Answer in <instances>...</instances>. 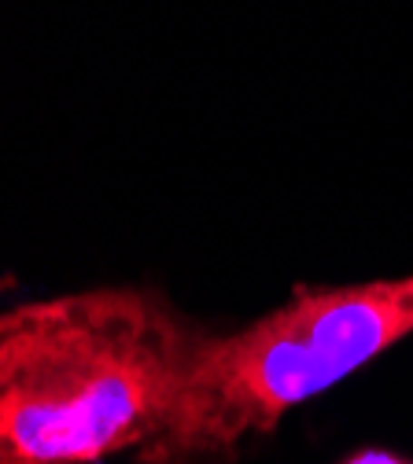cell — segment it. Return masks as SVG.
<instances>
[{
  "instance_id": "7a4b0ae2",
  "label": "cell",
  "mask_w": 413,
  "mask_h": 464,
  "mask_svg": "<svg viewBox=\"0 0 413 464\" xmlns=\"http://www.w3.org/2000/svg\"><path fill=\"white\" fill-rule=\"evenodd\" d=\"M413 335V276L300 287L232 335H200L166 431L144 464H232L288 410Z\"/></svg>"
},
{
  "instance_id": "6da1fadb",
  "label": "cell",
  "mask_w": 413,
  "mask_h": 464,
  "mask_svg": "<svg viewBox=\"0 0 413 464\" xmlns=\"http://www.w3.org/2000/svg\"><path fill=\"white\" fill-rule=\"evenodd\" d=\"M200 335L144 287L0 310V464H100L148 450L173 417Z\"/></svg>"
},
{
  "instance_id": "3957f363",
  "label": "cell",
  "mask_w": 413,
  "mask_h": 464,
  "mask_svg": "<svg viewBox=\"0 0 413 464\" xmlns=\"http://www.w3.org/2000/svg\"><path fill=\"white\" fill-rule=\"evenodd\" d=\"M343 464H409V460H402V457H395V453H384V450H362V453L347 457Z\"/></svg>"
}]
</instances>
